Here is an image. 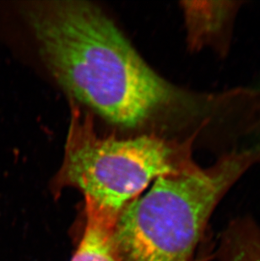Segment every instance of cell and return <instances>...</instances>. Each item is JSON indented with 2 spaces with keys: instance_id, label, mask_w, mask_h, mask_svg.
Returning <instances> with one entry per match:
<instances>
[{
  "instance_id": "obj_7",
  "label": "cell",
  "mask_w": 260,
  "mask_h": 261,
  "mask_svg": "<svg viewBox=\"0 0 260 261\" xmlns=\"http://www.w3.org/2000/svg\"><path fill=\"white\" fill-rule=\"evenodd\" d=\"M194 261H207L206 259L204 258H199V259H194Z\"/></svg>"
},
{
  "instance_id": "obj_4",
  "label": "cell",
  "mask_w": 260,
  "mask_h": 261,
  "mask_svg": "<svg viewBox=\"0 0 260 261\" xmlns=\"http://www.w3.org/2000/svg\"><path fill=\"white\" fill-rule=\"evenodd\" d=\"M86 200V226L71 261H122L114 239L118 213Z\"/></svg>"
},
{
  "instance_id": "obj_6",
  "label": "cell",
  "mask_w": 260,
  "mask_h": 261,
  "mask_svg": "<svg viewBox=\"0 0 260 261\" xmlns=\"http://www.w3.org/2000/svg\"><path fill=\"white\" fill-rule=\"evenodd\" d=\"M184 2L189 40L192 47H201L221 32L231 8L217 6L218 3Z\"/></svg>"
},
{
  "instance_id": "obj_1",
  "label": "cell",
  "mask_w": 260,
  "mask_h": 261,
  "mask_svg": "<svg viewBox=\"0 0 260 261\" xmlns=\"http://www.w3.org/2000/svg\"><path fill=\"white\" fill-rule=\"evenodd\" d=\"M24 15L57 82L108 122L135 128L198 109L194 96L154 71L95 5L36 2L24 8Z\"/></svg>"
},
{
  "instance_id": "obj_3",
  "label": "cell",
  "mask_w": 260,
  "mask_h": 261,
  "mask_svg": "<svg viewBox=\"0 0 260 261\" xmlns=\"http://www.w3.org/2000/svg\"><path fill=\"white\" fill-rule=\"evenodd\" d=\"M192 141L178 143L155 136L101 138L91 117L72 105L64 160L54 190L75 188L85 199L118 214L152 181L193 165Z\"/></svg>"
},
{
  "instance_id": "obj_5",
  "label": "cell",
  "mask_w": 260,
  "mask_h": 261,
  "mask_svg": "<svg viewBox=\"0 0 260 261\" xmlns=\"http://www.w3.org/2000/svg\"><path fill=\"white\" fill-rule=\"evenodd\" d=\"M221 261H260V227L253 220L231 222L221 237Z\"/></svg>"
},
{
  "instance_id": "obj_2",
  "label": "cell",
  "mask_w": 260,
  "mask_h": 261,
  "mask_svg": "<svg viewBox=\"0 0 260 261\" xmlns=\"http://www.w3.org/2000/svg\"><path fill=\"white\" fill-rule=\"evenodd\" d=\"M258 163L255 148L158 177L118 213L114 239L122 261H193L217 204Z\"/></svg>"
}]
</instances>
